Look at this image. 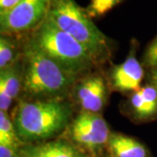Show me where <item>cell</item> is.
Wrapping results in <instances>:
<instances>
[{"label": "cell", "instance_id": "6da1fadb", "mask_svg": "<svg viewBox=\"0 0 157 157\" xmlns=\"http://www.w3.org/2000/svg\"><path fill=\"white\" fill-rule=\"evenodd\" d=\"M22 92L34 100H64L78 81L22 36Z\"/></svg>", "mask_w": 157, "mask_h": 157}, {"label": "cell", "instance_id": "7a4b0ae2", "mask_svg": "<svg viewBox=\"0 0 157 157\" xmlns=\"http://www.w3.org/2000/svg\"><path fill=\"white\" fill-rule=\"evenodd\" d=\"M73 109L64 100L21 101L12 122L24 144L38 143L61 134L72 122Z\"/></svg>", "mask_w": 157, "mask_h": 157}, {"label": "cell", "instance_id": "3957f363", "mask_svg": "<svg viewBox=\"0 0 157 157\" xmlns=\"http://www.w3.org/2000/svg\"><path fill=\"white\" fill-rule=\"evenodd\" d=\"M48 17L88 51L96 63L111 54V41L75 0H52Z\"/></svg>", "mask_w": 157, "mask_h": 157}, {"label": "cell", "instance_id": "277c9868", "mask_svg": "<svg viewBox=\"0 0 157 157\" xmlns=\"http://www.w3.org/2000/svg\"><path fill=\"white\" fill-rule=\"evenodd\" d=\"M25 36L59 67L78 78L97 64L83 45L48 17L39 28Z\"/></svg>", "mask_w": 157, "mask_h": 157}, {"label": "cell", "instance_id": "5b68a950", "mask_svg": "<svg viewBox=\"0 0 157 157\" xmlns=\"http://www.w3.org/2000/svg\"><path fill=\"white\" fill-rule=\"evenodd\" d=\"M111 135L107 121L99 113H78L68 127L69 140L90 157H104Z\"/></svg>", "mask_w": 157, "mask_h": 157}, {"label": "cell", "instance_id": "8992f818", "mask_svg": "<svg viewBox=\"0 0 157 157\" xmlns=\"http://www.w3.org/2000/svg\"><path fill=\"white\" fill-rule=\"evenodd\" d=\"M52 0H22L0 13L1 35L22 37L34 32L48 17Z\"/></svg>", "mask_w": 157, "mask_h": 157}, {"label": "cell", "instance_id": "52a82bcc", "mask_svg": "<svg viewBox=\"0 0 157 157\" xmlns=\"http://www.w3.org/2000/svg\"><path fill=\"white\" fill-rule=\"evenodd\" d=\"M74 92L83 112L99 113L106 105L107 85L101 75L92 74L85 77L76 83Z\"/></svg>", "mask_w": 157, "mask_h": 157}, {"label": "cell", "instance_id": "ba28073f", "mask_svg": "<svg viewBox=\"0 0 157 157\" xmlns=\"http://www.w3.org/2000/svg\"><path fill=\"white\" fill-rule=\"evenodd\" d=\"M17 157H90L71 140L57 139L38 143L23 144Z\"/></svg>", "mask_w": 157, "mask_h": 157}, {"label": "cell", "instance_id": "9c48e42d", "mask_svg": "<svg viewBox=\"0 0 157 157\" xmlns=\"http://www.w3.org/2000/svg\"><path fill=\"white\" fill-rule=\"evenodd\" d=\"M144 77V70L132 51L128 58L113 68L111 82L113 87L119 92H135L140 88Z\"/></svg>", "mask_w": 157, "mask_h": 157}, {"label": "cell", "instance_id": "30bf717a", "mask_svg": "<svg viewBox=\"0 0 157 157\" xmlns=\"http://www.w3.org/2000/svg\"><path fill=\"white\" fill-rule=\"evenodd\" d=\"M22 61L0 71V111L8 112L22 91Z\"/></svg>", "mask_w": 157, "mask_h": 157}, {"label": "cell", "instance_id": "8fae6325", "mask_svg": "<svg viewBox=\"0 0 157 157\" xmlns=\"http://www.w3.org/2000/svg\"><path fill=\"white\" fill-rule=\"evenodd\" d=\"M130 108L139 121L157 118V87L148 84L134 92L130 97Z\"/></svg>", "mask_w": 157, "mask_h": 157}, {"label": "cell", "instance_id": "7c38bea8", "mask_svg": "<svg viewBox=\"0 0 157 157\" xmlns=\"http://www.w3.org/2000/svg\"><path fill=\"white\" fill-rule=\"evenodd\" d=\"M107 151L112 157H148L146 147L140 141L127 135L111 133Z\"/></svg>", "mask_w": 157, "mask_h": 157}, {"label": "cell", "instance_id": "4fadbf2b", "mask_svg": "<svg viewBox=\"0 0 157 157\" xmlns=\"http://www.w3.org/2000/svg\"><path fill=\"white\" fill-rule=\"evenodd\" d=\"M22 58V44L17 37L1 35L0 36V71L10 67L20 61Z\"/></svg>", "mask_w": 157, "mask_h": 157}, {"label": "cell", "instance_id": "5bb4252c", "mask_svg": "<svg viewBox=\"0 0 157 157\" xmlns=\"http://www.w3.org/2000/svg\"><path fill=\"white\" fill-rule=\"evenodd\" d=\"M23 144L17 136L11 117L6 112L0 111V145L18 150Z\"/></svg>", "mask_w": 157, "mask_h": 157}, {"label": "cell", "instance_id": "9a60e30c", "mask_svg": "<svg viewBox=\"0 0 157 157\" xmlns=\"http://www.w3.org/2000/svg\"><path fill=\"white\" fill-rule=\"evenodd\" d=\"M122 0H91L86 11L91 18L100 17L111 11Z\"/></svg>", "mask_w": 157, "mask_h": 157}, {"label": "cell", "instance_id": "2e32d148", "mask_svg": "<svg viewBox=\"0 0 157 157\" xmlns=\"http://www.w3.org/2000/svg\"><path fill=\"white\" fill-rule=\"evenodd\" d=\"M143 64L149 70L157 68V35L147 46L143 55Z\"/></svg>", "mask_w": 157, "mask_h": 157}, {"label": "cell", "instance_id": "e0dca14e", "mask_svg": "<svg viewBox=\"0 0 157 157\" xmlns=\"http://www.w3.org/2000/svg\"><path fill=\"white\" fill-rule=\"evenodd\" d=\"M21 1L22 0H0V13L11 10Z\"/></svg>", "mask_w": 157, "mask_h": 157}, {"label": "cell", "instance_id": "ac0fdd59", "mask_svg": "<svg viewBox=\"0 0 157 157\" xmlns=\"http://www.w3.org/2000/svg\"><path fill=\"white\" fill-rule=\"evenodd\" d=\"M0 157H17V150L10 147L0 145Z\"/></svg>", "mask_w": 157, "mask_h": 157}, {"label": "cell", "instance_id": "d6986e66", "mask_svg": "<svg viewBox=\"0 0 157 157\" xmlns=\"http://www.w3.org/2000/svg\"><path fill=\"white\" fill-rule=\"evenodd\" d=\"M148 78H149L150 84L154 85L157 87V68H154L149 71Z\"/></svg>", "mask_w": 157, "mask_h": 157}]
</instances>
